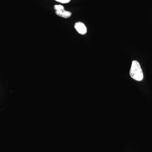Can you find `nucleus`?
<instances>
[{
	"instance_id": "f257e3e1",
	"label": "nucleus",
	"mask_w": 152,
	"mask_h": 152,
	"mask_svg": "<svg viewBox=\"0 0 152 152\" xmlns=\"http://www.w3.org/2000/svg\"><path fill=\"white\" fill-rule=\"evenodd\" d=\"M131 77L135 80L141 81L143 79V73L140 65L137 61H133L130 71Z\"/></svg>"
},
{
	"instance_id": "20e7f679",
	"label": "nucleus",
	"mask_w": 152,
	"mask_h": 152,
	"mask_svg": "<svg viewBox=\"0 0 152 152\" xmlns=\"http://www.w3.org/2000/svg\"><path fill=\"white\" fill-rule=\"evenodd\" d=\"M54 9L56 11H61L64 10V8L61 5H56L54 6Z\"/></svg>"
},
{
	"instance_id": "f03ea898",
	"label": "nucleus",
	"mask_w": 152,
	"mask_h": 152,
	"mask_svg": "<svg viewBox=\"0 0 152 152\" xmlns=\"http://www.w3.org/2000/svg\"><path fill=\"white\" fill-rule=\"evenodd\" d=\"M75 28L76 31L81 35H84L87 31V29L86 25L82 22H78L75 25Z\"/></svg>"
},
{
	"instance_id": "39448f33",
	"label": "nucleus",
	"mask_w": 152,
	"mask_h": 152,
	"mask_svg": "<svg viewBox=\"0 0 152 152\" xmlns=\"http://www.w3.org/2000/svg\"><path fill=\"white\" fill-rule=\"evenodd\" d=\"M55 1L63 4H66V3L69 2L71 0H55Z\"/></svg>"
},
{
	"instance_id": "7ed1b4c3",
	"label": "nucleus",
	"mask_w": 152,
	"mask_h": 152,
	"mask_svg": "<svg viewBox=\"0 0 152 152\" xmlns=\"http://www.w3.org/2000/svg\"><path fill=\"white\" fill-rule=\"evenodd\" d=\"M56 13L57 15L59 16L65 18H68L72 15V13L69 11L64 10L56 11Z\"/></svg>"
}]
</instances>
